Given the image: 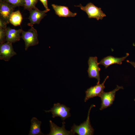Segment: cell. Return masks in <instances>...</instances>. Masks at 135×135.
Returning <instances> with one entry per match:
<instances>
[{"mask_svg": "<svg viewBox=\"0 0 135 135\" xmlns=\"http://www.w3.org/2000/svg\"><path fill=\"white\" fill-rule=\"evenodd\" d=\"M95 106L94 104L90 106L88 111L87 119L85 121L79 126L74 124L72 127L71 130L74 134L76 133L79 135H92L94 134V130L90 124V115L91 109Z\"/></svg>", "mask_w": 135, "mask_h": 135, "instance_id": "1", "label": "cell"}, {"mask_svg": "<svg viewBox=\"0 0 135 135\" xmlns=\"http://www.w3.org/2000/svg\"><path fill=\"white\" fill-rule=\"evenodd\" d=\"M38 0H24L23 7L25 10L29 11L36 8L35 6Z\"/></svg>", "mask_w": 135, "mask_h": 135, "instance_id": "17", "label": "cell"}, {"mask_svg": "<svg viewBox=\"0 0 135 135\" xmlns=\"http://www.w3.org/2000/svg\"><path fill=\"white\" fill-rule=\"evenodd\" d=\"M13 49L12 44L8 42L0 44V59L6 61L9 60L13 56L16 54Z\"/></svg>", "mask_w": 135, "mask_h": 135, "instance_id": "7", "label": "cell"}, {"mask_svg": "<svg viewBox=\"0 0 135 135\" xmlns=\"http://www.w3.org/2000/svg\"><path fill=\"white\" fill-rule=\"evenodd\" d=\"M29 12L30 14L28 19L30 22L28 24V25L32 27L34 24H39L42 20L47 15L46 13L48 11L46 10H40L36 7L31 9Z\"/></svg>", "mask_w": 135, "mask_h": 135, "instance_id": "9", "label": "cell"}, {"mask_svg": "<svg viewBox=\"0 0 135 135\" xmlns=\"http://www.w3.org/2000/svg\"><path fill=\"white\" fill-rule=\"evenodd\" d=\"M134 101H135V99H134Z\"/></svg>", "mask_w": 135, "mask_h": 135, "instance_id": "23", "label": "cell"}, {"mask_svg": "<svg viewBox=\"0 0 135 135\" xmlns=\"http://www.w3.org/2000/svg\"><path fill=\"white\" fill-rule=\"evenodd\" d=\"M88 63V72L89 77L96 78L98 80L97 84H99L100 80V72L101 69L98 66L99 64L98 62V58L96 56L90 57Z\"/></svg>", "mask_w": 135, "mask_h": 135, "instance_id": "6", "label": "cell"}, {"mask_svg": "<svg viewBox=\"0 0 135 135\" xmlns=\"http://www.w3.org/2000/svg\"><path fill=\"white\" fill-rule=\"evenodd\" d=\"M22 18L19 10L13 12L10 15L9 21L10 23L14 26L20 25L22 21Z\"/></svg>", "mask_w": 135, "mask_h": 135, "instance_id": "16", "label": "cell"}, {"mask_svg": "<svg viewBox=\"0 0 135 135\" xmlns=\"http://www.w3.org/2000/svg\"><path fill=\"white\" fill-rule=\"evenodd\" d=\"M126 62L130 64H132L134 68H135V62H133L130 61L128 60H127Z\"/></svg>", "mask_w": 135, "mask_h": 135, "instance_id": "22", "label": "cell"}, {"mask_svg": "<svg viewBox=\"0 0 135 135\" xmlns=\"http://www.w3.org/2000/svg\"><path fill=\"white\" fill-rule=\"evenodd\" d=\"M129 55L128 53L126 54V56L121 58L115 57L112 56H108L102 59L98 63L104 66L106 68L108 66L114 64H117L120 65L122 64V62Z\"/></svg>", "mask_w": 135, "mask_h": 135, "instance_id": "13", "label": "cell"}, {"mask_svg": "<svg viewBox=\"0 0 135 135\" xmlns=\"http://www.w3.org/2000/svg\"><path fill=\"white\" fill-rule=\"evenodd\" d=\"M6 32L5 29L0 28V42L2 44L6 41Z\"/></svg>", "mask_w": 135, "mask_h": 135, "instance_id": "19", "label": "cell"}, {"mask_svg": "<svg viewBox=\"0 0 135 135\" xmlns=\"http://www.w3.org/2000/svg\"><path fill=\"white\" fill-rule=\"evenodd\" d=\"M108 78V76H107L102 84H97L96 86H92L87 89L86 91V96L84 99L85 102L90 98L100 96L104 92L105 88L104 83Z\"/></svg>", "mask_w": 135, "mask_h": 135, "instance_id": "8", "label": "cell"}, {"mask_svg": "<svg viewBox=\"0 0 135 135\" xmlns=\"http://www.w3.org/2000/svg\"><path fill=\"white\" fill-rule=\"evenodd\" d=\"M70 108L63 104L60 103L54 104L53 107L48 110H45L46 112H51L54 118L56 117H60L64 121L66 118L71 116L70 113Z\"/></svg>", "mask_w": 135, "mask_h": 135, "instance_id": "4", "label": "cell"}, {"mask_svg": "<svg viewBox=\"0 0 135 135\" xmlns=\"http://www.w3.org/2000/svg\"><path fill=\"white\" fill-rule=\"evenodd\" d=\"M52 6L55 14L60 17H74L77 15L76 13H74L71 12L67 6L54 4H52Z\"/></svg>", "mask_w": 135, "mask_h": 135, "instance_id": "14", "label": "cell"}, {"mask_svg": "<svg viewBox=\"0 0 135 135\" xmlns=\"http://www.w3.org/2000/svg\"><path fill=\"white\" fill-rule=\"evenodd\" d=\"M74 6L80 7L81 10L85 12L89 18H95L98 20H102L106 16L100 8L96 6L91 2L88 3L85 6H82L81 4Z\"/></svg>", "mask_w": 135, "mask_h": 135, "instance_id": "2", "label": "cell"}, {"mask_svg": "<svg viewBox=\"0 0 135 135\" xmlns=\"http://www.w3.org/2000/svg\"><path fill=\"white\" fill-rule=\"evenodd\" d=\"M42 3L44 6L46 10L48 12L50 10L48 7V0H39Z\"/></svg>", "mask_w": 135, "mask_h": 135, "instance_id": "21", "label": "cell"}, {"mask_svg": "<svg viewBox=\"0 0 135 135\" xmlns=\"http://www.w3.org/2000/svg\"><path fill=\"white\" fill-rule=\"evenodd\" d=\"M22 33L21 38L24 41L25 50H27L29 47L38 44L37 31L34 27H32L27 31L22 30Z\"/></svg>", "mask_w": 135, "mask_h": 135, "instance_id": "3", "label": "cell"}, {"mask_svg": "<svg viewBox=\"0 0 135 135\" xmlns=\"http://www.w3.org/2000/svg\"><path fill=\"white\" fill-rule=\"evenodd\" d=\"M50 132L48 135H74L75 134L72 130L68 131L65 129V124L64 122H62V127H60L54 123L51 120L50 121Z\"/></svg>", "mask_w": 135, "mask_h": 135, "instance_id": "11", "label": "cell"}, {"mask_svg": "<svg viewBox=\"0 0 135 135\" xmlns=\"http://www.w3.org/2000/svg\"><path fill=\"white\" fill-rule=\"evenodd\" d=\"M31 125L28 135H40L43 134L40 128L42 122L36 118L34 117L31 120Z\"/></svg>", "mask_w": 135, "mask_h": 135, "instance_id": "15", "label": "cell"}, {"mask_svg": "<svg viewBox=\"0 0 135 135\" xmlns=\"http://www.w3.org/2000/svg\"><path fill=\"white\" fill-rule=\"evenodd\" d=\"M13 6L15 8L20 6H23L24 0H4Z\"/></svg>", "mask_w": 135, "mask_h": 135, "instance_id": "18", "label": "cell"}, {"mask_svg": "<svg viewBox=\"0 0 135 135\" xmlns=\"http://www.w3.org/2000/svg\"><path fill=\"white\" fill-rule=\"evenodd\" d=\"M6 32V41L11 43H14L20 40L21 36L20 34L22 33V30H16L7 27L5 29Z\"/></svg>", "mask_w": 135, "mask_h": 135, "instance_id": "12", "label": "cell"}, {"mask_svg": "<svg viewBox=\"0 0 135 135\" xmlns=\"http://www.w3.org/2000/svg\"><path fill=\"white\" fill-rule=\"evenodd\" d=\"M7 24L4 20L0 18V28L5 29L7 27Z\"/></svg>", "mask_w": 135, "mask_h": 135, "instance_id": "20", "label": "cell"}, {"mask_svg": "<svg viewBox=\"0 0 135 135\" xmlns=\"http://www.w3.org/2000/svg\"><path fill=\"white\" fill-rule=\"evenodd\" d=\"M15 7L4 0H0V16L7 24L10 23V17Z\"/></svg>", "mask_w": 135, "mask_h": 135, "instance_id": "10", "label": "cell"}, {"mask_svg": "<svg viewBox=\"0 0 135 135\" xmlns=\"http://www.w3.org/2000/svg\"><path fill=\"white\" fill-rule=\"evenodd\" d=\"M120 89H124L122 86L117 85L116 88L113 90L105 92H103L99 96L101 99L102 102L100 108L102 110L110 106L114 100L116 92Z\"/></svg>", "mask_w": 135, "mask_h": 135, "instance_id": "5", "label": "cell"}]
</instances>
